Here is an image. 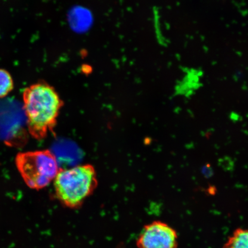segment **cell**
<instances>
[{"label": "cell", "instance_id": "1", "mask_svg": "<svg viewBox=\"0 0 248 248\" xmlns=\"http://www.w3.org/2000/svg\"><path fill=\"white\" fill-rule=\"evenodd\" d=\"M23 99L29 131L41 140L53 132L63 101L53 86L42 80L27 87Z\"/></svg>", "mask_w": 248, "mask_h": 248}, {"label": "cell", "instance_id": "2", "mask_svg": "<svg viewBox=\"0 0 248 248\" xmlns=\"http://www.w3.org/2000/svg\"><path fill=\"white\" fill-rule=\"evenodd\" d=\"M56 197L64 207L78 209L98 185L97 173L91 164L60 169L54 180Z\"/></svg>", "mask_w": 248, "mask_h": 248}, {"label": "cell", "instance_id": "3", "mask_svg": "<svg viewBox=\"0 0 248 248\" xmlns=\"http://www.w3.org/2000/svg\"><path fill=\"white\" fill-rule=\"evenodd\" d=\"M15 162L26 184L36 190L48 186L60 170L55 155L47 150L18 154Z\"/></svg>", "mask_w": 248, "mask_h": 248}, {"label": "cell", "instance_id": "4", "mask_svg": "<svg viewBox=\"0 0 248 248\" xmlns=\"http://www.w3.org/2000/svg\"><path fill=\"white\" fill-rule=\"evenodd\" d=\"M138 248H178L177 232L160 221L144 226L136 242Z\"/></svg>", "mask_w": 248, "mask_h": 248}, {"label": "cell", "instance_id": "5", "mask_svg": "<svg viewBox=\"0 0 248 248\" xmlns=\"http://www.w3.org/2000/svg\"><path fill=\"white\" fill-rule=\"evenodd\" d=\"M222 248H248V229H235Z\"/></svg>", "mask_w": 248, "mask_h": 248}, {"label": "cell", "instance_id": "6", "mask_svg": "<svg viewBox=\"0 0 248 248\" xmlns=\"http://www.w3.org/2000/svg\"><path fill=\"white\" fill-rule=\"evenodd\" d=\"M14 89V82L7 70L0 69V98H4Z\"/></svg>", "mask_w": 248, "mask_h": 248}, {"label": "cell", "instance_id": "7", "mask_svg": "<svg viewBox=\"0 0 248 248\" xmlns=\"http://www.w3.org/2000/svg\"><path fill=\"white\" fill-rule=\"evenodd\" d=\"M202 173L206 178L209 179L214 175V170L212 166L207 164L202 167Z\"/></svg>", "mask_w": 248, "mask_h": 248}]
</instances>
